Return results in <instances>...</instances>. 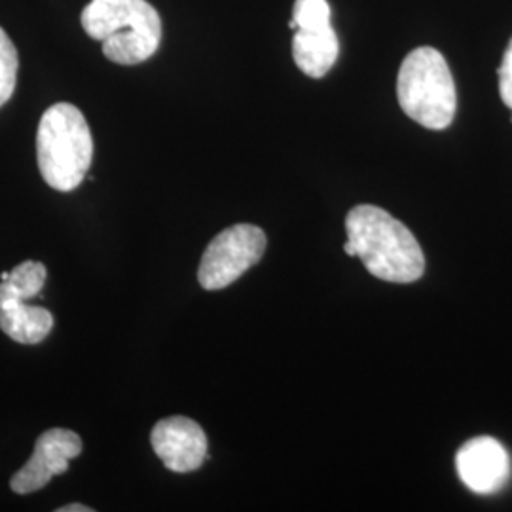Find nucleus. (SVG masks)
Instances as JSON below:
<instances>
[{
	"label": "nucleus",
	"mask_w": 512,
	"mask_h": 512,
	"mask_svg": "<svg viewBox=\"0 0 512 512\" xmlns=\"http://www.w3.org/2000/svg\"><path fill=\"white\" fill-rule=\"evenodd\" d=\"M346 234L366 270L382 281L414 283L425 272L418 239L382 207H353L346 217Z\"/></svg>",
	"instance_id": "1"
},
{
	"label": "nucleus",
	"mask_w": 512,
	"mask_h": 512,
	"mask_svg": "<svg viewBox=\"0 0 512 512\" xmlns=\"http://www.w3.org/2000/svg\"><path fill=\"white\" fill-rule=\"evenodd\" d=\"M80 21L88 37L103 42V54L116 65H139L162 42V19L147 0H92Z\"/></svg>",
	"instance_id": "2"
},
{
	"label": "nucleus",
	"mask_w": 512,
	"mask_h": 512,
	"mask_svg": "<svg viewBox=\"0 0 512 512\" xmlns=\"http://www.w3.org/2000/svg\"><path fill=\"white\" fill-rule=\"evenodd\" d=\"M38 169L59 192H73L86 179L93 160V139L82 110L57 103L40 118L37 133Z\"/></svg>",
	"instance_id": "3"
},
{
	"label": "nucleus",
	"mask_w": 512,
	"mask_h": 512,
	"mask_svg": "<svg viewBox=\"0 0 512 512\" xmlns=\"http://www.w3.org/2000/svg\"><path fill=\"white\" fill-rule=\"evenodd\" d=\"M397 97L404 114L423 128H448L456 116L458 93L444 55L429 46L406 55L397 78Z\"/></svg>",
	"instance_id": "4"
},
{
	"label": "nucleus",
	"mask_w": 512,
	"mask_h": 512,
	"mask_svg": "<svg viewBox=\"0 0 512 512\" xmlns=\"http://www.w3.org/2000/svg\"><path fill=\"white\" fill-rule=\"evenodd\" d=\"M266 251V234L253 224H236L222 230L202 256L198 279L205 291H220L260 262Z\"/></svg>",
	"instance_id": "5"
},
{
	"label": "nucleus",
	"mask_w": 512,
	"mask_h": 512,
	"mask_svg": "<svg viewBox=\"0 0 512 512\" xmlns=\"http://www.w3.org/2000/svg\"><path fill=\"white\" fill-rule=\"evenodd\" d=\"M82 439L69 429L55 427L42 433L29 461L10 480V488L19 495L42 490L54 476L63 475L69 463L82 454Z\"/></svg>",
	"instance_id": "6"
},
{
	"label": "nucleus",
	"mask_w": 512,
	"mask_h": 512,
	"mask_svg": "<svg viewBox=\"0 0 512 512\" xmlns=\"http://www.w3.org/2000/svg\"><path fill=\"white\" fill-rule=\"evenodd\" d=\"M150 442L156 456L173 473H192L207 458V437L202 425L184 416L158 421Z\"/></svg>",
	"instance_id": "7"
},
{
	"label": "nucleus",
	"mask_w": 512,
	"mask_h": 512,
	"mask_svg": "<svg viewBox=\"0 0 512 512\" xmlns=\"http://www.w3.org/2000/svg\"><path fill=\"white\" fill-rule=\"evenodd\" d=\"M461 482L475 494H495L511 476V459L505 446L492 437H478L461 446L456 456Z\"/></svg>",
	"instance_id": "8"
},
{
	"label": "nucleus",
	"mask_w": 512,
	"mask_h": 512,
	"mask_svg": "<svg viewBox=\"0 0 512 512\" xmlns=\"http://www.w3.org/2000/svg\"><path fill=\"white\" fill-rule=\"evenodd\" d=\"M340 54V44L334 27L298 29L294 31V63L311 78H323L334 67Z\"/></svg>",
	"instance_id": "9"
},
{
	"label": "nucleus",
	"mask_w": 512,
	"mask_h": 512,
	"mask_svg": "<svg viewBox=\"0 0 512 512\" xmlns=\"http://www.w3.org/2000/svg\"><path fill=\"white\" fill-rule=\"evenodd\" d=\"M54 329V315L40 306L18 302L0 310V330L14 342L35 346L48 338Z\"/></svg>",
	"instance_id": "10"
},
{
	"label": "nucleus",
	"mask_w": 512,
	"mask_h": 512,
	"mask_svg": "<svg viewBox=\"0 0 512 512\" xmlns=\"http://www.w3.org/2000/svg\"><path fill=\"white\" fill-rule=\"evenodd\" d=\"M46 275L48 272L42 262H35V260L21 262L0 283V310L38 296V293L44 289Z\"/></svg>",
	"instance_id": "11"
},
{
	"label": "nucleus",
	"mask_w": 512,
	"mask_h": 512,
	"mask_svg": "<svg viewBox=\"0 0 512 512\" xmlns=\"http://www.w3.org/2000/svg\"><path fill=\"white\" fill-rule=\"evenodd\" d=\"M19 57L14 42L0 27V107H4L16 90Z\"/></svg>",
	"instance_id": "12"
},
{
	"label": "nucleus",
	"mask_w": 512,
	"mask_h": 512,
	"mask_svg": "<svg viewBox=\"0 0 512 512\" xmlns=\"http://www.w3.org/2000/svg\"><path fill=\"white\" fill-rule=\"evenodd\" d=\"M330 6L327 0H296L293 8V19L289 27L298 29H323L332 25Z\"/></svg>",
	"instance_id": "13"
},
{
	"label": "nucleus",
	"mask_w": 512,
	"mask_h": 512,
	"mask_svg": "<svg viewBox=\"0 0 512 512\" xmlns=\"http://www.w3.org/2000/svg\"><path fill=\"white\" fill-rule=\"evenodd\" d=\"M499 93L503 103L512 110V40L499 67Z\"/></svg>",
	"instance_id": "14"
},
{
	"label": "nucleus",
	"mask_w": 512,
	"mask_h": 512,
	"mask_svg": "<svg viewBox=\"0 0 512 512\" xmlns=\"http://www.w3.org/2000/svg\"><path fill=\"white\" fill-rule=\"evenodd\" d=\"M57 512H93V509L86 505H80V503H73V505H65V507L57 509Z\"/></svg>",
	"instance_id": "15"
}]
</instances>
